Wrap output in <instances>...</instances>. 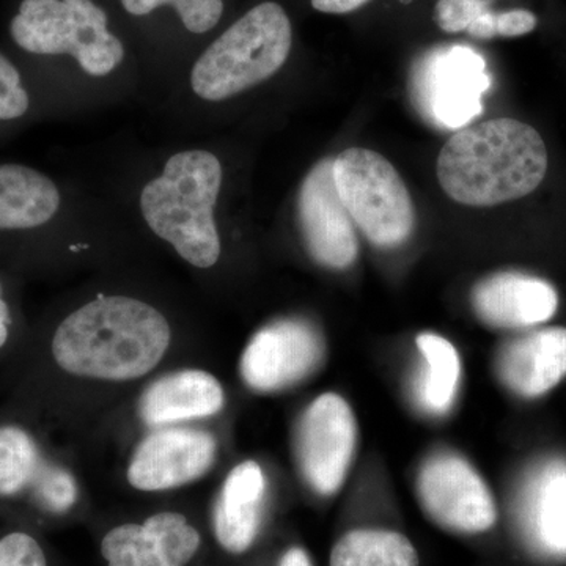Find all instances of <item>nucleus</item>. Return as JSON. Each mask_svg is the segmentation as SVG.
<instances>
[{
	"label": "nucleus",
	"instance_id": "obj_14",
	"mask_svg": "<svg viewBox=\"0 0 566 566\" xmlns=\"http://www.w3.org/2000/svg\"><path fill=\"white\" fill-rule=\"evenodd\" d=\"M199 532L180 513H158L144 524L112 528L102 542L109 566H185L199 551Z\"/></svg>",
	"mask_w": 566,
	"mask_h": 566
},
{
	"label": "nucleus",
	"instance_id": "obj_19",
	"mask_svg": "<svg viewBox=\"0 0 566 566\" xmlns=\"http://www.w3.org/2000/svg\"><path fill=\"white\" fill-rule=\"evenodd\" d=\"M59 207L61 192L46 175L21 164L0 166V232L44 226Z\"/></svg>",
	"mask_w": 566,
	"mask_h": 566
},
{
	"label": "nucleus",
	"instance_id": "obj_2",
	"mask_svg": "<svg viewBox=\"0 0 566 566\" xmlns=\"http://www.w3.org/2000/svg\"><path fill=\"white\" fill-rule=\"evenodd\" d=\"M547 172L545 140L527 123L495 118L453 134L438 159V178L450 199L494 207L523 199Z\"/></svg>",
	"mask_w": 566,
	"mask_h": 566
},
{
	"label": "nucleus",
	"instance_id": "obj_7",
	"mask_svg": "<svg viewBox=\"0 0 566 566\" xmlns=\"http://www.w3.org/2000/svg\"><path fill=\"white\" fill-rule=\"evenodd\" d=\"M76 479L48 452L28 424L0 422V502H21L41 515L69 513L77 502Z\"/></svg>",
	"mask_w": 566,
	"mask_h": 566
},
{
	"label": "nucleus",
	"instance_id": "obj_30",
	"mask_svg": "<svg viewBox=\"0 0 566 566\" xmlns=\"http://www.w3.org/2000/svg\"><path fill=\"white\" fill-rule=\"evenodd\" d=\"M468 32L475 39L490 40L497 35L495 29V14L490 10L483 11L479 18L468 28Z\"/></svg>",
	"mask_w": 566,
	"mask_h": 566
},
{
	"label": "nucleus",
	"instance_id": "obj_18",
	"mask_svg": "<svg viewBox=\"0 0 566 566\" xmlns=\"http://www.w3.org/2000/svg\"><path fill=\"white\" fill-rule=\"evenodd\" d=\"M266 479L255 461L234 465L216 501L212 524L219 545L232 554H243L262 527Z\"/></svg>",
	"mask_w": 566,
	"mask_h": 566
},
{
	"label": "nucleus",
	"instance_id": "obj_26",
	"mask_svg": "<svg viewBox=\"0 0 566 566\" xmlns=\"http://www.w3.org/2000/svg\"><path fill=\"white\" fill-rule=\"evenodd\" d=\"M486 10L485 0H439L436 21L447 33L463 32Z\"/></svg>",
	"mask_w": 566,
	"mask_h": 566
},
{
	"label": "nucleus",
	"instance_id": "obj_3",
	"mask_svg": "<svg viewBox=\"0 0 566 566\" xmlns=\"http://www.w3.org/2000/svg\"><path fill=\"white\" fill-rule=\"evenodd\" d=\"M221 182L222 166L212 153L181 151L140 196L142 214L153 232L172 244L182 260L202 270L214 266L221 256L214 222Z\"/></svg>",
	"mask_w": 566,
	"mask_h": 566
},
{
	"label": "nucleus",
	"instance_id": "obj_8",
	"mask_svg": "<svg viewBox=\"0 0 566 566\" xmlns=\"http://www.w3.org/2000/svg\"><path fill=\"white\" fill-rule=\"evenodd\" d=\"M491 77L486 62L468 46L439 48L417 65L412 93L428 120L446 129L465 128L483 111Z\"/></svg>",
	"mask_w": 566,
	"mask_h": 566
},
{
	"label": "nucleus",
	"instance_id": "obj_5",
	"mask_svg": "<svg viewBox=\"0 0 566 566\" xmlns=\"http://www.w3.org/2000/svg\"><path fill=\"white\" fill-rule=\"evenodd\" d=\"M10 32L21 50L73 55L92 76H106L125 59L122 41L107 31L106 11L92 0H22Z\"/></svg>",
	"mask_w": 566,
	"mask_h": 566
},
{
	"label": "nucleus",
	"instance_id": "obj_15",
	"mask_svg": "<svg viewBox=\"0 0 566 566\" xmlns=\"http://www.w3.org/2000/svg\"><path fill=\"white\" fill-rule=\"evenodd\" d=\"M472 305L488 326L527 329L556 315L558 294L549 282L535 275L501 273L476 283Z\"/></svg>",
	"mask_w": 566,
	"mask_h": 566
},
{
	"label": "nucleus",
	"instance_id": "obj_29",
	"mask_svg": "<svg viewBox=\"0 0 566 566\" xmlns=\"http://www.w3.org/2000/svg\"><path fill=\"white\" fill-rule=\"evenodd\" d=\"M368 0H312L315 10L322 13L345 14L359 9Z\"/></svg>",
	"mask_w": 566,
	"mask_h": 566
},
{
	"label": "nucleus",
	"instance_id": "obj_31",
	"mask_svg": "<svg viewBox=\"0 0 566 566\" xmlns=\"http://www.w3.org/2000/svg\"><path fill=\"white\" fill-rule=\"evenodd\" d=\"M279 566H312L311 557L301 547H292L281 558Z\"/></svg>",
	"mask_w": 566,
	"mask_h": 566
},
{
	"label": "nucleus",
	"instance_id": "obj_12",
	"mask_svg": "<svg viewBox=\"0 0 566 566\" xmlns=\"http://www.w3.org/2000/svg\"><path fill=\"white\" fill-rule=\"evenodd\" d=\"M297 211L305 248L312 259L331 270L352 266L359 244L352 216L337 192L334 159H323L305 177Z\"/></svg>",
	"mask_w": 566,
	"mask_h": 566
},
{
	"label": "nucleus",
	"instance_id": "obj_28",
	"mask_svg": "<svg viewBox=\"0 0 566 566\" xmlns=\"http://www.w3.org/2000/svg\"><path fill=\"white\" fill-rule=\"evenodd\" d=\"M14 319L11 315L10 304L3 297V286L0 283V353L6 352L13 340Z\"/></svg>",
	"mask_w": 566,
	"mask_h": 566
},
{
	"label": "nucleus",
	"instance_id": "obj_1",
	"mask_svg": "<svg viewBox=\"0 0 566 566\" xmlns=\"http://www.w3.org/2000/svg\"><path fill=\"white\" fill-rule=\"evenodd\" d=\"M170 338L166 316L151 305L133 297L103 296L59 324L48 353L65 374L133 381L161 363Z\"/></svg>",
	"mask_w": 566,
	"mask_h": 566
},
{
	"label": "nucleus",
	"instance_id": "obj_17",
	"mask_svg": "<svg viewBox=\"0 0 566 566\" xmlns=\"http://www.w3.org/2000/svg\"><path fill=\"white\" fill-rule=\"evenodd\" d=\"M221 382L203 370L175 371L156 379L142 394L139 415L148 427L208 419L222 411Z\"/></svg>",
	"mask_w": 566,
	"mask_h": 566
},
{
	"label": "nucleus",
	"instance_id": "obj_23",
	"mask_svg": "<svg viewBox=\"0 0 566 566\" xmlns=\"http://www.w3.org/2000/svg\"><path fill=\"white\" fill-rule=\"evenodd\" d=\"M123 7L134 17H144L163 6H172L182 24L192 33L211 31L223 11L222 0H122Z\"/></svg>",
	"mask_w": 566,
	"mask_h": 566
},
{
	"label": "nucleus",
	"instance_id": "obj_27",
	"mask_svg": "<svg viewBox=\"0 0 566 566\" xmlns=\"http://www.w3.org/2000/svg\"><path fill=\"white\" fill-rule=\"evenodd\" d=\"M536 28V17L527 10H512L495 14V29L501 36L527 35Z\"/></svg>",
	"mask_w": 566,
	"mask_h": 566
},
{
	"label": "nucleus",
	"instance_id": "obj_4",
	"mask_svg": "<svg viewBox=\"0 0 566 566\" xmlns=\"http://www.w3.org/2000/svg\"><path fill=\"white\" fill-rule=\"evenodd\" d=\"M292 50V22L279 3L264 2L222 33L193 65V92L222 102L270 80Z\"/></svg>",
	"mask_w": 566,
	"mask_h": 566
},
{
	"label": "nucleus",
	"instance_id": "obj_22",
	"mask_svg": "<svg viewBox=\"0 0 566 566\" xmlns=\"http://www.w3.org/2000/svg\"><path fill=\"white\" fill-rule=\"evenodd\" d=\"M535 524L547 549L566 554V469L546 476L536 497Z\"/></svg>",
	"mask_w": 566,
	"mask_h": 566
},
{
	"label": "nucleus",
	"instance_id": "obj_24",
	"mask_svg": "<svg viewBox=\"0 0 566 566\" xmlns=\"http://www.w3.org/2000/svg\"><path fill=\"white\" fill-rule=\"evenodd\" d=\"M29 109V93L20 71L0 54V122L17 120Z\"/></svg>",
	"mask_w": 566,
	"mask_h": 566
},
{
	"label": "nucleus",
	"instance_id": "obj_10",
	"mask_svg": "<svg viewBox=\"0 0 566 566\" xmlns=\"http://www.w3.org/2000/svg\"><path fill=\"white\" fill-rule=\"evenodd\" d=\"M417 497L424 515L455 534H483L497 521L490 488L468 461L457 455L424 461L417 475Z\"/></svg>",
	"mask_w": 566,
	"mask_h": 566
},
{
	"label": "nucleus",
	"instance_id": "obj_11",
	"mask_svg": "<svg viewBox=\"0 0 566 566\" xmlns=\"http://www.w3.org/2000/svg\"><path fill=\"white\" fill-rule=\"evenodd\" d=\"M323 356L322 335L311 323L279 319L253 335L241 356L240 374L255 392H281L314 374Z\"/></svg>",
	"mask_w": 566,
	"mask_h": 566
},
{
	"label": "nucleus",
	"instance_id": "obj_16",
	"mask_svg": "<svg viewBox=\"0 0 566 566\" xmlns=\"http://www.w3.org/2000/svg\"><path fill=\"white\" fill-rule=\"evenodd\" d=\"M502 385L523 398H538L566 376V327H545L512 338L495 356Z\"/></svg>",
	"mask_w": 566,
	"mask_h": 566
},
{
	"label": "nucleus",
	"instance_id": "obj_20",
	"mask_svg": "<svg viewBox=\"0 0 566 566\" xmlns=\"http://www.w3.org/2000/svg\"><path fill=\"white\" fill-rule=\"evenodd\" d=\"M331 566H419V556L398 532L357 528L335 543Z\"/></svg>",
	"mask_w": 566,
	"mask_h": 566
},
{
	"label": "nucleus",
	"instance_id": "obj_6",
	"mask_svg": "<svg viewBox=\"0 0 566 566\" xmlns=\"http://www.w3.org/2000/svg\"><path fill=\"white\" fill-rule=\"evenodd\" d=\"M334 178L346 210L371 243L394 248L408 240L415 230V205L385 156L348 148L334 159Z\"/></svg>",
	"mask_w": 566,
	"mask_h": 566
},
{
	"label": "nucleus",
	"instance_id": "obj_13",
	"mask_svg": "<svg viewBox=\"0 0 566 566\" xmlns=\"http://www.w3.org/2000/svg\"><path fill=\"white\" fill-rule=\"evenodd\" d=\"M216 460V439L192 428H159L134 452L128 482L140 491H167L207 474Z\"/></svg>",
	"mask_w": 566,
	"mask_h": 566
},
{
	"label": "nucleus",
	"instance_id": "obj_25",
	"mask_svg": "<svg viewBox=\"0 0 566 566\" xmlns=\"http://www.w3.org/2000/svg\"><path fill=\"white\" fill-rule=\"evenodd\" d=\"M0 566H48V558L35 536L14 531L0 536Z\"/></svg>",
	"mask_w": 566,
	"mask_h": 566
},
{
	"label": "nucleus",
	"instance_id": "obj_9",
	"mask_svg": "<svg viewBox=\"0 0 566 566\" xmlns=\"http://www.w3.org/2000/svg\"><path fill=\"white\" fill-rule=\"evenodd\" d=\"M357 424L337 394H323L305 409L296 428V460L305 482L322 495L337 493L354 460Z\"/></svg>",
	"mask_w": 566,
	"mask_h": 566
},
{
	"label": "nucleus",
	"instance_id": "obj_21",
	"mask_svg": "<svg viewBox=\"0 0 566 566\" xmlns=\"http://www.w3.org/2000/svg\"><path fill=\"white\" fill-rule=\"evenodd\" d=\"M417 346L427 364L420 397L428 411L442 415L455 400L461 375L460 356L447 338L434 334H420Z\"/></svg>",
	"mask_w": 566,
	"mask_h": 566
}]
</instances>
